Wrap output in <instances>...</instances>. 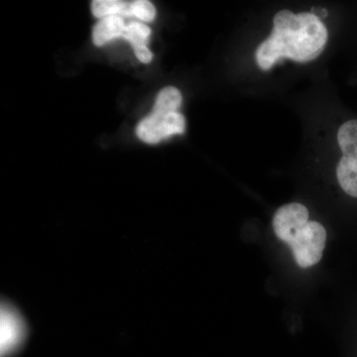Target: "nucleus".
Masks as SVG:
<instances>
[{
	"mask_svg": "<svg viewBox=\"0 0 357 357\" xmlns=\"http://www.w3.org/2000/svg\"><path fill=\"white\" fill-rule=\"evenodd\" d=\"M273 23L269 38L256 51L260 69L269 70L283 58L298 63L310 62L325 49L328 30L316 14L282 10L275 15Z\"/></svg>",
	"mask_w": 357,
	"mask_h": 357,
	"instance_id": "nucleus-1",
	"label": "nucleus"
},
{
	"mask_svg": "<svg viewBox=\"0 0 357 357\" xmlns=\"http://www.w3.org/2000/svg\"><path fill=\"white\" fill-rule=\"evenodd\" d=\"M275 234L292 249L301 268L319 262L326 248V231L321 223L309 220V211L302 204H285L273 218Z\"/></svg>",
	"mask_w": 357,
	"mask_h": 357,
	"instance_id": "nucleus-2",
	"label": "nucleus"
},
{
	"mask_svg": "<svg viewBox=\"0 0 357 357\" xmlns=\"http://www.w3.org/2000/svg\"><path fill=\"white\" fill-rule=\"evenodd\" d=\"M185 130V117L178 112L171 114L152 112L136 128L139 139L148 144H157L175 134H183Z\"/></svg>",
	"mask_w": 357,
	"mask_h": 357,
	"instance_id": "nucleus-3",
	"label": "nucleus"
},
{
	"mask_svg": "<svg viewBox=\"0 0 357 357\" xmlns=\"http://www.w3.org/2000/svg\"><path fill=\"white\" fill-rule=\"evenodd\" d=\"M25 335V326L22 318L15 310L2 306L0 314V351L6 356L15 351Z\"/></svg>",
	"mask_w": 357,
	"mask_h": 357,
	"instance_id": "nucleus-4",
	"label": "nucleus"
},
{
	"mask_svg": "<svg viewBox=\"0 0 357 357\" xmlns=\"http://www.w3.org/2000/svg\"><path fill=\"white\" fill-rule=\"evenodd\" d=\"M126 22L121 16H110L100 20L95 25L93 30V43L96 46H103L112 40L122 38Z\"/></svg>",
	"mask_w": 357,
	"mask_h": 357,
	"instance_id": "nucleus-5",
	"label": "nucleus"
},
{
	"mask_svg": "<svg viewBox=\"0 0 357 357\" xmlns=\"http://www.w3.org/2000/svg\"><path fill=\"white\" fill-rule=\"evenodd\" d=\"M340 187L349 196L357 198V157L344 156L337 169Z\"/></svg>",
	"mask_w": 357,
	"mask_h": 357,
	"instance_id": "nucleus-6",
	"label": "nucleus"
},
{
	"mask_svg": "<svg viewBox=\"0 0 357 357\" xmlns=\"http://www.w3.org/2000/svg\"><path fill=\"white\" fill-rule=\"evenodd\" d=\"M91 13L95 17L100 20L110 17V16L130 18L129 3L119 1V0H95L91 2Z\"/></svg>",
	"mask_w": 357,
	"mask_h": 357,
	"instance_id": "nucleus-7",
	"label": "nucleus"
},
{
	"mask_svg": "<svg viewBox=\"0 0 357 357\" xmlns=\"http://www.w3.org/2000/svg\"><path fill=\"white\" fill-rule=\"evenodd\" d=\"M338 145L344 156L357 157V121L345 122L338 129Z\"/></svg>",
	"mask_w": 357,
	"mask_h": 357,
	"instance_id": "nucleus-8",
	"label": "nucleus"
},
{
	"mask_svg": "<svg viewBox=\"0 0 357 357\" xmlns=\"http://www.w3.org/2000/svg\"><path fill=\"white\" fill-rule=\"evenodd\" d=\"M181 105H182V95L180 91L174 86H167L157 96L152 112H159V114L177 112Z\"/></svg>",
	"mask_w": 357,
	"mask_h": 357,
	"instance_id": "nucleus-9",
	"label": "nucleus"
},
{
	"mask_svg": "<svg viewBox=\"0 0 357 357\" xmlns=\"http://www.w3.org/2000/svg\"><path fill=\"white\" fill-rule=\"evenodd\" d=\"M150 34H151V30L147 25L137 21H132L126 25L122 38L128 40L134 50L138 47L146 46Z\"/></svg>",
	"mask_w": 357,
	"mask_h": 357,
	"instance_id": "nucleus-10",
	"label": "nucleus"
},
{
	"mask_svg": "<svg viewBox=\"0 0 357 357\" xmlns=\"http://www.w3.org/2000/svg\"><path fill=\"white\" fill-rule=\"evenodd\" d=\"M129 13L130 17H135L137 20L150 22L156 16V10L153 4L146 0H137V1L129 3Z\"/></svg>",
	"mask_w": 357,
	"mask_h": 357,
	"instance_id": "nucleus-11",
	"label": "nucleus"
},
{
	"mask_svg": "<svg viewBox=\"0 0 357 357\" xmlns=\"http://www.w3.org/2000/svg\"><path fill=\"white\" fill-rule=\"evenodd\" d=\"M134 53H135L136 58L144 64L151 62L152 58H153V54L150 52L147 46L138 47V48L134 49Z\"/></svg>",
	"mask_w": 357,
	"mask_h": 357,
	"instance_id": "nucleus-12",
	"label": "nucleus"
}]
</instances>
